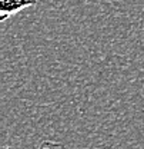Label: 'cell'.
Segmentation results:
<instances>
[{
    "instance_id": "1",
    "label": "cell",
    "mask_w": 144,
    "mask_h": 149,
    "mask_svg": "<svg viewBox=\"0 0 144 149\" xmlns=\"http://www.w3.org/2000/svg\"><path fill=\"white\" fill-rule=\"evenodd\" d=\"M36 4L37 0H0V22H4L19 12Z\"/></svg>"
},
{
    "instance_id": "2",
    "label": "cell",
    "mask_w": 144,
    "mask_h": 149,
    "mask_svg": "<svg viewBox=\"0 0 144 149\" xmlns=\"http://www.w3.org/2000/svg\"><path fill=\"white\" fill-rule=\"evenodd\" d=\"M4 149H13L10 148V146H6ZM39 149H66V146L63 145V143H60V142H52V141H46V142H43L41 143V146Z\"/></svg>"
}]
</instances>
